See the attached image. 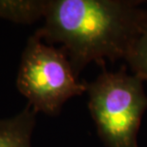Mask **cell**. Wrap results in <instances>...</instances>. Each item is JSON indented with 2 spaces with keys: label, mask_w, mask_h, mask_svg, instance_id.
Instances as JSON below:
<instances>
[{
  "label": "cell",
  "mask_w": 147,
  "mask_h": 147,
  "mask_svg": "<svg viewBox=\"0 0 147 147\" xmlns=\"http://www.w3.org/2000/svg\"><path fill=\"white\" fill-rule=\"evenodd\" d=\"M132 0H48L43 24L34 34L61 44L76 75L90 63L124 59L140 34L147 10Z\"/></svg>",
  "instance_id": "obj_1"
},
{
  "label": "cell",
  "mask_w": 147,
  "mask_h": 147,
  "mask_svg": "<svg viewBox=\"0 0 147 147\" xmlns=\"http://www.w3.org/2000/svg\"><path fill=\"white\" fill-rule=\"evenodd\" d=\"M88 108L98 136L107 147H139L138 134L147 110L143 81L126 72L103 71L87 82Z\"/></svg>",
  "instance_id": "obj_2"
},
{
  "label": "cell",
  "mask_w": 147,
  "mask_h": 147,
  "mask_svg": "<svg viewBox=\"0 0 147 147\" xmlns=\"http://www.w3.org/2000/svg\"><path fill=\"white\" fill-rule=\"evenodd\" d=\"M16 87L36 114L57 116L66 101L86 92L87 82L76 75L62 49L34 34L22 53Z\"/></svg>",
  "instance_id": "obj_3"
},
{
  "label": "cell",
  "mask_w": 147,
  "mask_h": 147,
  "mask_svg": "<svg viewBox=\"0 0 147 147\" xmlns=\"http://www.w3.org/2000/svg\"><path fill=\"white\" fill-rule=\"evenodd\" d=\"M36 113L27 104L16 116L0 119V147H32Z\"/></svg>",
  "instance_id": "obj_4"
},
{
  "label": "cell",
  "mask_w": 147,
  "mask_h": 147,
  "mask_svg": "<svg viewBox=\"0 0 147 147\" xmlns=\"http://www.w3.org/2000/svg\"><path fill=\"white\" fill-rule=\"evenodd\" d=\"M48 0H0V18L32 24L43 18Z\"/></svg>",
  "instance_id": "obj_5"
},
{
  "label": "cell",
  "mask_w": 147,
  "mask_h": 147,
  "mask_svg": "<svg viewBox=\"0 0 147 147\" xmlns=\"http://www.w3.org/2000/svg\"><path fill=\"white\" fill-rule=\"evenodd\" d=\"M125 61L134 75L139 76L142 81H147V17Z\"/></svg>",
  "instance_id": "obj_6"
}]
</instances>
